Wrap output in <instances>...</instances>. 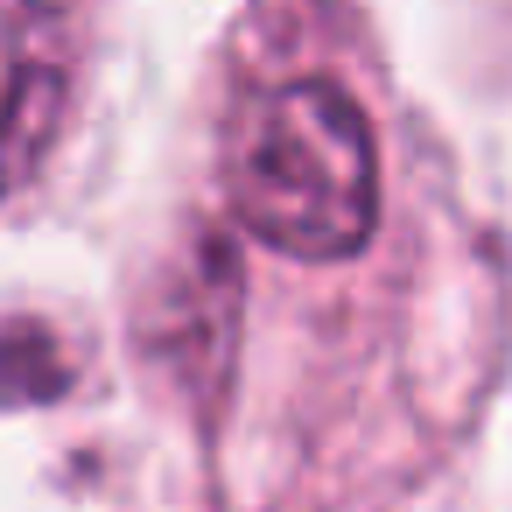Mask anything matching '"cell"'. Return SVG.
<instances>
[{"instance_id":"6da1fadb","label":"cell","mask_w":512,"mask_h":512,"mask_svg":"<svg viewBox=\"0 0 512 512\" xmlns=\"http://www.w3.org/2000/svg\"><path fill=\"white\" fill-rule=\"evenodd\" d=\"M148 386L218 498L428 477L512 344V253L372 0H239L127 281Z\"/></svg>"},{"instance_id":"7a4b0ae2","label":"cell","mask_w":512,"mask_h":512,"mask_svg":"<svg viewBox=\"0 0 512 512\" xmlns=\"http://www.w3.org/2000/svg\"><path fill=\"white\" fill-rule=\"evenodd\" d=\"M113 0H0V211L36 197L106 64Z\"/></svg>"}]
</instances>
